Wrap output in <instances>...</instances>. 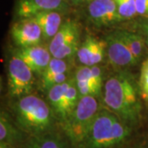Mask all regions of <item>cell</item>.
Instances as JSON below:
<instances>
[{
    "mask_svg": "<svg viewBox=\"0 0 148 148\" xmlns=\"http://www.w3.org/2000/svg\"><path fill=\"white\" fill-rule=\"evenodd\" d=\"M104 101L113 113L128 124L134 123L139 118L137 90L129 74L119 73L106 81Z\"/></svg>",
    "mask_w": 148,
    "mask_h": 148,
    "instance_id": "obj_1",
    "label": "cell"
},
{
    "mask_svg": "<svg viewBox=\"0 0 148 148\" xmlns=\"http://www.w3.org/2000/svg\"><path fill=\"white\" fill-rule=\"evenodd\" d=\"M131 134L129 124L113 112L100 110L76 148H114L127 140Z\"/></svg>",
    "mask_w": 148,
    "mask_h": 148,
    "instance_id": "obj_2",
    "label": "cell"
},
{
    "mask_svg": "<svg viewBox=\"0 0 148 148\" xmlns=\"http://www.w3.org/2000/svg\"><path fill=\"white\" fill-rule=\"evenodd\" d=\"M15 114L18 127L30 137L49 132L53 127L51 109L36 95L20 98L15 106Z\"/></svg>",
    "mask_w": 148,
    "mask_h": 148,
    "instance_id": "obj_3",
    "label": "cell"
},
{
    "mask_svg": "<svg viewBox=\"0 0 148 148\" xmlns=\"http://www.w3.org/2000/svg\"><path fill=\"white\" fill-rule=\"evenodd\" d=\"M99 111L95 96H81L76 108L62 123L64 134L75 147L83 140Z\"/></svg>",
    "mask_w": 148,
    "mask_h": 148,
    "instance_id": "obj_4",
    "label": "cell"
},
{
    "mask_svg": "<svg viewBox=\"0 0 148 148\" xmlns=\"http://www.w3.org/2000/svg\"><path fill=\"white\" fill-rule=\"evenodd\" d=\"M79 36L80 29L76 21L68 20L62 23L49 45L52 56L60 59L73 56L79 49Z\"/></svg>",
    "mask_w": 148,
    "mask_h": 148,
    "instance_id": "obj_5",
    "label": "cell"
},
{
    "mask_svg": "<svg viewBox=\"0 0 148 148\" xmlns=\"http://www.w3.org/2000/svg\"><path fill=\"white\" fill-rule=\"evenodd\" d=\"M34 73L17 54L11 58L8 68V85L11 95L21 98L30 95L34 85Z\"/></svg>",
    "mask_w": 148,
    "mask_h": 148,
    "instance_id": "obj_6",
    "label": "cell"
},
{
    "mask_svg": "<svg viewBox=\"0 0 148 148\" xmlns=\"http://www.w3.org/2000/svg\"><path fill=\"white\" fill-rule=\"evenodd\" d=\"M11 35L18 46L27 48L38 45L41 41L42 32L33 18H24L11 27Z\"/></svg>",
    "mask_w": 148,
    "mask_h": 148,
    "instance_id": "obj_7",
    "label": "cell"
},
{
    "mask_svg": "<svg viewBox=\"0 0 148 148\" xmlns=\"http://www.w3.org/2000/svg\"><path fill=\"white\" fill-rule=\"evenodd\" d=\"M106 41L107 44L106 49L110 63L114 67H129L138 62L122 40L118 32L108 35L106 37Z\"/></svg>",
    "mask_w": 148,
    "mask_h": 148,
    "instance_id": "obj_8",
    "label": "cell"
},
{
    "mask_svg": "<svg viewBox=\"0 0 148 148\" xmlns=\"http://www.w3.org/2000/svg\"><path fill=\"white\" fill-rule=\"evenodd\" d=\"M88 12L96 26H109L121 21L114 0H93L88 6Z\"/></svg>",
    "mask_w": 148,
    "mask_h": 148,
    "instance_id": "obj_9",
    "label": "cell"
},
{
    "mask_svg": "<svg viewBox=\"0 0 148 148\" xmlns=\"http://www.w3.org/2000/svg\"><path fill=\"white\" fill-rule=\"evenodd\" d=\"M66 8L64 0H17L16 12L21 19H24L44 12L63 11Z\"/></svg>",
    "mask_w": 148,
    "mask_h": 148,
    "instance_id": "obj_10",
    "label": "cell"
},
{
    "mask_svg": "<svg viewBox=\"0 0 148 148\" xmlns=\"http://www.w3.org/2000/svg\"><path fill=\"white\" fill-rule=\"evenodd\" d=\"M17 55L32 69L34 73L42 75L52 59L49 49L41 45L21 48Z\"/></svg>",
    "mask_w": 148,
    "mask_h": 148,
    "instance_id": "obj_11",
    "label": "cell"
},
{
    "mask_svg": "<svg viewBox=\"0 0 148 148\" xmlns=\"http://www.w3.org/2000/svg\"><path fill=\"white\" fill-rule=\"evenodd\" d=\"M106 47V40H99L88 36L80 45L77 52L80 63L89 67L97 65L104 58Z\"/></svg>",
    "mask_w": 148,
    "mask_h": 148,
    "instance_id": "obj_12",
    "label": "cell"
},
{
    "mask_svg": "<svg viewBox=\"0 0 148 148\" xmlns=\"http://www.w3.org/2000/svg\"><path fill=\"white\" fill-rule=\"evenodd\" d=\"M40 27L45 39L53 38L62 25V17L58 11L44 12L32 17Z\"/></svg>",
    "mask_w": 148,
    "mask_h": 148,
    "instance_id": "obj_13",
    "label": "cell"
},
{
    "mask_svg": "<svg viewBox=\"0 0 148 148\" xmlns=\"http://www.w3.org/2000/svg\"><path fill=\"white\" fill-rule=\"evenodd\" d=\"M10 121L6 113L1 112L0 116V143H5L12 146H18L23 141V133Z\"/></svg>",
    "mask_w": 148,
    "mask_h": 148,
    "instance_id": "obj_14",
    "label": "cell"
},
{
    "mask_svg": "<svg viewBox=\"0 0 148 148\" xmlns=\"http://www.w3.org/2000/svg\"><path fill=\"white\" fill-rule=\"evenodd\" d=\"M23 148H69L67 143L58 134L47 132L27 139Z\"/></svg>",
    "mask_w": 148,
    "mask_h": 148,
    "instance_id": "obj_15",
    "label": "cell"
},
{
    "mask_svg": "<svg viewBox=\"0 0 148 148\" xmlns=\"http://www.w3.org/2000/svg\"><path fill=\"white\" fill-rule=\"evenodd\" d=\"M73 81V80L71 79L62 84L55 85L48 91V99L49 101L50 106L53 109L54 112L57 114L58 119L61 120V123L65 119V114H64L65 94L69 86L72 84Z\"/></svg>",
    "mask_w": 148,
    "mask_h": 148,
    "instance_id": "obj_16",
    "label": "cell"
},
{
    "mask_svg": "<svg viewBox=\"0 0 148 148\" xmlns=\"http://www.w3.org/2000/svg\"><path fill=\"white\" fill-rule=\"evenodd\" d=\"M76 85L81 96L98 95L91 81V71L89 66H82L76 73Z\"/></svg>",
    "mask_w": 148,
    "mask_h": 148,
    "instance_id": "obj_17",
    "label": "cell"
},
{
    "mask_svg": "<svg viewBox=\"0 0 148 148\" xmlns=\"http://www.w3.org/2000/svg\"><path fill=\"white\" fill-rule=\"evenodd\" d=\"M67 69H68L67 64L64 61V59H60V58L53 57L46 69L41 75L40 82H41L42 89L45 90H47L48 85L50 82V81L53 80L55 77H57L59 74L66 73Z\"/></svg>",
    "mask_w": 148,
    "mask_h": 148,
    "instance_id": "obj_18",
    "label": "cell"
},
{
    "mask_svg": "<svg viewBox=\"0 0 148 148\" xmlns=\"http://www.w3.org/2000/svg\"><path fill=\"white\" fill-rule=\"evenodd\" d=\"M119 36L127 45L128 49L131 51L133 57L138 61L143 54V49H144V43L143 39L137 34L132 32H126V31H120L118 32Z\"/></svg>",
    "mask_w": 148,
    "mask_h": 148,
    "instance_id": "obj_19",
    "label": "cell"
},
{
    "mask_svg": "<svg viewBox=\"0 0 148 148\" xmlns=\"http://www.w3.org/2000/svg\"><path fill=\"white\" fill-rule=\"evenodd\" d=\"M80 98H81V95H80L78 89L77 87L76 82L73 81L72 84L69 86V87L68 88L67 91H66V94H65V99H64L65 119H64V120L70 115V114L76 108V106H77L78 101H79Z\"/></svg>",
    "mask_w": 148,
    "mask_h": 148,
    "instance_id": "obj_20",
    "label": "cell"
},
{
    "mask_svg": "<svg viewBox=\"0 0 148 148\" xmlns=\"http://www.w3.org/2000/svg\"><path fill=\"white\" fill-rule=\"evenodd\" d=\"M121 20L131 19L138 14L136 0H114Z\"/></svg>",
    "mask_w": 148,
    "mask_h": 148,
    "instance_id": "obj_21",
    "label": "cell"
},
{
    "mask_svg": "<svg viewBox=\"0 0 148 148\" xmlns=\"http://www.w3.org/2000/svg\"><path fill=\"white\" fill-rule=\"evenodd\" d=\"M138 86L141 96L143 100L148 101V58L142 65Z\"/></svg>",
    "mask_w": 148,
    "mask_h": 148,
    "instance_id": "obj_22",
    "label": "cell"
},
{
    "mask_svg": "<svg viewBox=\"0 0 148 148\" xmlns=\"http://www.w3.org/2000/svg\"><path fill=\"white\" fill-rule=\"evenodd\" d=\"M90 71H91V81L92 83L95 86V90L97 91L98 95L101 92V86H102V73L100 67L97 65L91 66L90 67Z\"/></svg>",
    "mask_w": 148,
    "mask_h": 148,
    "instance_id": "obj_23",
    "label": "cell"
},
{
    "mask_svg": "<svg viewBox=\"0 0 148 148\" xmlns=\"http://www.w3.org/2000/svg\"><path fill=\"white\" fill-rule=\"evenodd\" d=\"M136 8L138 15L148 17V0H136Z\"/></svg>",
    "mask_w": 148,
    "mask_h": 148,
    "instance_id": "obj_24",
    "label": "cell"
},
{
    "mask_svg": "<svg viewBox=\"0 0 148 148\" xmlns=\"http://www.w3.org/2000/svg\"><path fill=\"white\" fill-rule=\"evenodd\" d=\"M0 148H16V147L5 143H0Z\"/></svg>",
    "mask_w": 148,
    "mask_h": 148,
    "instance_id": "obj_25",
    "label": "cell"
},
{
    "mask_svg": "<svg viewBox=\"0 0 148 148\" xmlns=\"http://www.w3.org/2000/svg\"><path fill=\"white\" fill-rule=\"evenodd\" d=\"M74 3L77 4V3H84V2H88V0H72ZM89 3V2H88Z\"/></svg>",
    "mask_w": 148,
    "mask_h": 148,
    "instance_id": "obj_26",
    "label": "cell"
},
{
    "mask_svg": "<svg viewBox=\"0 0 148 148\" xmlns=\"http://www.w3.org/2000/svg\"><path fill=\"white\" fill-rule=\"evenodd\" d=\"M144 30L147 33V42H148V25H145L144 26Z\"/></svg>",
    "mask_w": 148,
    "mask_h": 148,
    "instance_id": "obj_27",
    "label": "cell"
},
{
    "mask_svg": "<svg viewBox=\"0 0 148 148\" xmlns=\"http://www.w3.org/2000/svg\"><path fill=\"white\" fill-rule=\"evenodd\" d=\"M91 1H93V0H88V2H89V3H90Z\"/></svg>",
    "mask_w": 148,
    "mask_h": 148,
    "instance_id": "obj_28",
    "label": "cell"
}]
</instances>
